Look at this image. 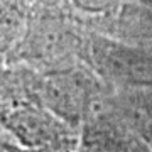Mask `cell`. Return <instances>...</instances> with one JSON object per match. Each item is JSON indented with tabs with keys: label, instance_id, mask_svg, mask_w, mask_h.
Returning a JSON list of instances; mask_svg holds the SVG:
<instances>
[{
	"label": "cell",
	"instance_id": "6da1fadb",
	"mask_svg": "<svg viewBox=\"0 0 152 152\" xmlns=\"http://www.w3.org/2000/svg\"><path fill=\"white\" fill-rule=\"evenodd\" d=\"M24 85L32 100L80 130L105 98L96 80L81 69H56L26 76Z\"/></svg>",
	"mask_w": 152,
	"mask_h": 152
},
{
	"label": "cell",
	"instance_id": "7a4b0ae2",
	"mask_svg": "<svg viewBox=\"0 0 152 152\" xmlns=\"http://www.w3.org/2000/svg\"><path fill=\"white\" fill-rule=\"evenodd\" d=\"M2 132L5 140L22 147L80 144V130L24 96L2 98Z\"/></svg>",
	"mask_w": 152,
	"mask_h": 152
},
{
	"label": "cell",
	"instance_id": "3957f363",
	"mask_svg": "<svg viewBox=\"0 0 152 152\" xmlns=\"http://www.w3.org/2000/svg\"><path fill=\"white\" fill-rule=\"evenodd\" d=\"M90 59L105 81L118 88H152V54L108 37H95Z\"/></svg>",
	"mask_w": 152,
	"mask_h": 152
},
{
	"label": "cell",
	"instance_id": "277c9868",
	"mask_svg": "<svg viewBox=\"0 0 152 152\" xmlns=\"http://www.w3.org/2000/svg\"><path fill=\"white\" fill-rule=\"evenodd\" d=\"M80 152H152L134 125L105 98L80 129Z\"/></svg>",
	"mask_w": 152,
	"mask_h": 152
},
{
	"label": "cell",
	"instance_id": "5b68a950",
	"mask_svg": "<svg viewBox=\"0 0 152 152\" xmlns=\"http://www.w3.org/2000/svg\"><path fill=\"white\" fill-rule=\"evenodd\" d=\"M110 100L152 149V88H120Z\"/></svg>",
	"mask_w": 152,
	"mask_h": 152
},
{
	"label": "cell",
	"instance_id": "8992f818",
	"mask_svg": "<svg viewBox=\"0 0 152 152\" xmlns=\"http://www.w3.org/2000/svg\"><path fill=\"white\" fill-rule=\"evenodd\" d=\"M2 149L7 152H80V144H58V145H41V147H22L9 140H2Z\"/></svg>",
	"mask_w": 152,
	"mask_h": 152
},
{
	"label": "cell",
	"instance_id": "52a82bcc",
	"mask_svg": "<svg viewBox=\"0 0 152 152\" xmlns=\"http://www.w3.org/2000/svg\"><path fill=\"white\" fill-rule=\"evenodd\" d=\"M88 10H105L110 5H113L117 0H76Z\"/></svg>",
	"mask_w": 152,
	"mask_h": 152
},
{
	"label": "cell",
	"instance_id": "ba28073f",
	"mask_svg": "<svg viewBox=\"0 0 152 152\" xmlns=\"http://www.w3.org/2000/svg\"><path fill=\"white\" fill-rule=\"evenodd\" d=\"M2 152H7V151H5V149H2Z\"/></svg>",
	"mask_w": 152,
	"mask_h": 152
},
{
	"label": "cell",
	"instance_id": "9c48e42d",
	"mask_svg": "<svg viewBox=\"0 0 152 152\" xmlns=\"http://www.w3.org/2000/svg\"><path fill=\"white\" fill-rule=\"evenodd\" d=\"M147 2H152V0H147Z\"/></svg>",
	"mask_w": 152,
	"mask_h": 152
}]
</instances>
